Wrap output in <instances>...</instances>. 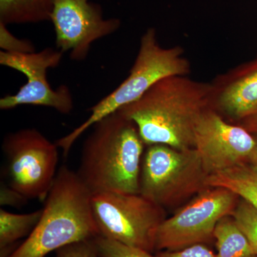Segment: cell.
Here are the masks:
<instances>
[{
	"instance_id": "1",
	"label": "cell",
	"mask_w": 257,
	"mask_h": 257,
	"mask_svg": "<svg viewBox=\"0 0 257 257\" xmlns=\"http://www.w3.org/2000/svg\"><path fill=\"white\" fill-rule=\"evenodd\" d=\"M212 84L187 76H170L154 84L119 113L132 120L146 146L194 148V130L201 114L211 107Z\"/></svg>"
},
{
	"instance_id": "2",
	"label": "cell",
	"mask_w": 257,
	"mask_h": 257,
	"mask_svg": "<svg viewBox=\"0 0 257 257\" xmlns=\"http://www.w3.org/2000/svg\"><path fill=\"white\" fill-rule=\"evenodd\" d=\"M93 126L82 147L79 178L92 194H140L146 145L136 124L116 111Z\"/></svg>"
},
{
	"instance_id": "3",
	"label": "cell",
	"mask_w": 257,
	"mask_h": 257,
	"mask_svg": "<svg viewBox=\"0 0 257 257\" xmlns=\"http://www.w3.org/2000/svg\"><path fill=\"white\" fill-rule=\"evenodd\" d=\"M92 194L77 172L62 165L45 199L36 227L7 257H47L68 245L99 236Z\"/></svg>"
},
{
	"instance_id": "4",
	"label": "cell",
	"mask_w": 257,
	"mask_h": 257,
	"mask_svg": "<svg viewBox=\"0 0 257 257\" xmlns=\"http://www.w3.org/2000/svg\"><path fill=\"white\" fill-rule=\"evenodd\" d=\"M190 72V63L183 48L161 46L156 30L149 28L141 37L138 55L124 82L88 109L89 117L56 144L62 150L64 157H67L81 135L101 119L138 100L161 79L170 76H187Z\"/></svg>"
},
{
	"instance_id": "5",
	"label": "cell",
	"mask_w": 257,
	"mask_h": 257,
	"mask_svg": "<svg viewBox=\"0 0 257 257\" xmlns=\"http://www.w3.org/2000/svg\"><path fill=\"white\" fill-rule=\"evenodd\" d=\"M142 162L140 194L160 207H175L209 187L196 149L147 146Z\"/></svg>"
},
{
	"instance_id": "6",
	"label": "cell",
	"mask_w": 257,
	"mask_h": 257,
	"mask_svg": "<svg viewBox=\"0 0 257 257\" xmlns=\"http://www.w3.org/2000/svg\"><path fill=\"white\" fill-rule=\"evenodd\" d=\"M92 204L100 236L150 253L155 249L157 229L166 219L164 208L128 193L92 194Z\"/></svg>"
},
{
	"instance_id": "7",
	"label": "cell",
	"mask_w": 257,
	"mask_h": 257,
	"mask_svg": "<svg viewBox=\"0 0 257 257\" xmlns=\"http://www.w3.org/2000/svg\"><path fill=\"white\" fill-rule=\"evenodd\" d=\"M58 148L36 128L8 134L3 143L8 185L28 200H45L57 176Z\"/></svg>"
},
{
	"instance_id": "8",
	"label": "cell",
	"mask_w": 257,
	"mask_h": 257,
	"mask_svg": "<svg viewBox=\"0 0 257 257\" xmlns=\"http://www.w3.org/2000/svg\"><path fill=\"white\" fill-rule=\"evenodd\" d=\"M240 198L229 189L209 187L159 226L155 249L177 251L214 237L218 222L231 215Z\"/></svg>"
},
{
	"instance_id": "9",
	"label": "cell",
	"mask_w": 257,
	"mask_h": 257,
	"mask_svg": "<svg viewBox=\"0 0 257 257\" xmlns=\"http://www.w3.org/2000/svg\"><path fill=\"white\" fill-rule=\"evenodd\" d=\"M63 54L51 47L32 53L1 51L0 64L25 74L27 82L16 94L1 98L0 109L9 110L21 105L43 106L60 114H70L74 108L70 89L67 85H61L55 90L47 79V69L58 67Z\"/></svg>"
},
{
	"instance_id": "10",
	"label": "cell",
	"mask_w": 257,
	"mask_h": 257,
	"mask_svg": "<svg viewBox=\"0 0 257 257\" xmlns=\"http://www.w3.org/2000/svg\"><path fill=\"white\" fill-rule=\"evenodd\" d=\"M194 143L203 167L209 176L248 162L256 140L253 134L241 125L227 122L210 107L198 119Z\"/></svg>"
},
{
	"instance_id": "11",
	"label": "cell",
	"mask_w": 257,
	"mask_h": 257,
	"mask_svg": "<svg viewBox=\"0 0 257 257\" xmlns=\"http://www.w3.org/2000/svg\"><path fill=\"white\" fill-rule=\"evenodd\" d=\"M50 21L57 50L69 52L76 61L84 60L93 42L114 33L121 25L118 19L103 18L101 7L89 0H54Z\"/></svg>"
},
{
	"instance_id": "12",
	"label": "cell",
	"mask_w": 257,
	"mask_h": 257,
	"mask_svg": "<svg viewBox=\"0 0 257 257\" xmlns=\"http://www.w3.org/2000/svg\"><path fill=\"white\" fill-rule=\"evenodd\" d=\"M211 84V107L239 122L257 110V57L221 74Z\"/></svg>"
},
{
	"instance_id": "13",
	"label": "cell",
	"mask_w": 257,
	"mask_h": 257,
	"mask_svg": "<svg viewBox=\"0 0 257 257\" xmlns=\"http://www.w3.org/2000/svg\"><path fill=\"white\" fill-rule=\"evenodd\" d=\"M209 187H222L257 208V167L246 162L208 176Z\"/></svg>"
},
{
	"instance_id": "14",
	"label": "cell",
	"mask_w": 257,
	"mask_h": 257,
	"mask_svg": "<svg viewBox=\"0 0 257 257\" xmlns=\"http://www.w3.org/2000/svg\"><path fill=\"white\" fill-rule=\"evenodd\" d=\"M54 0H0V23H38L51 20Z\"/></svg>"
},
{
	"instance_id": "15",
	"label": "cell",
	"mask_w": 257,
	"mask_h": 257,
	"mask_svg": "<svg viewBox=\"0 0 257 257\" xmlns=\"http://www.w3.org/2000/svg\"><path fill=\"white\" fill-rule=\"evenodd\" d=\"M42 214V209L27 214H14L3 208L0 209V257L8 256L15 243L31 234Z\"/></svg>"
},
{
	"instance_id": "16",
	"label": "cell",
	"mask_w": 257,
	"mask_h": 257,
	"mask_svg": "<svg viewBox=\"0 0 257 257\" xmlns=\"http://www.w3.org/2000/svg\"><path fill=\"white\" fill-rule=\"evenodd\" d=\"M214 238L218 250L216 257H257L231 215L224 216L218 222Z\"/></svg>"
},
{
	"instance_id": "17",
	"label": "cell",
	"mask_w": 257,
	"mask_h": 257,
	"mask_svg": "<svg viewBox=\"0 0 257 257\" xmlns=\"http://www.w3.org/2000/svg\"><path fill=\"white\" fill-rule=\"evenodd\" d=\"M231 216L257 254V208L240 198Z\"/></svg>"
},
{
	"instance_id": "18",
	"label": "cell",
	"mask_w": 257,
	"mask_h": 257,
	"mask_svg": "<svg viewBox=\"0 0 257 257\" xmlns=\"http://www.w3.org/2000/svg\"><path fill=\"white\" fill-rule=\"evenodd\" d=\"M92 241L101 257H157L145 250L123 244L100 235Z\"/></svg>"
},
{
	"instance_id": "19",
	"label": "cell",
	"mask_w": 257,
	"mask_h": 257,
	"mask_svg": "<svg viewBox=\"0 0 257 257\" xmlns=\"http://www.w3.org/2000/svg\"><path fill=\"white\" fill-rule=\"evenodd\" d=\"M0 47L3 52L10 53H32L35 52V46L32 42L15 37L7 28V25L2 23H0Z\"/></svg>"
},
{
	"instance_id": "20",
	"label": "cell",
	"mask_w": 257,
	"mask_h": 257,
	"mask_svg": "<svg viewBox=\"0 0 257 257\" xmlns=\"http://www.w3.org/2000/svg\"><path fill=\"white\" fill-rule=\"evenodd\" d=\"M55 257H101L92 240L73 243L56 251Z\"/></svg>"
},
{
	"instance_id": "21",
	"label": "cell",
	"mask_w": 257,
	"mask_h": 257,
	"mask_svg": "<svg viewBox=\"0 0 257 257\" xmlns=\"http://www.w3.org/2000/svg\"><path fill=\"white\" fill-rule=\"evenodd\" d=\"M157 257H216L209 248L203 244H196L177 251H165Z\"/></svg>"
},
{
	"instance_id": "22",
	"label": "cell",
	"mask_w": 257,
	"mask_h": 257,
	"mask_svg": "<svg viewBox=\"0 0 257 257\" xmlns=\"http://www.w3.org/2000/svg\"><path fill=\"white\" fill-rule=\"evenodd\" d=\"M28 199L24 197L18 191L10 187L8 184H2L0 189V204L2 207L20 208L23 207L28 202Z\"/></svg>"
},
{
	"instance_id": "23",
	"label": "cell",
	"mask_w": 257,
	"mask_h": 257,
	"mask_svg": "<svg viewBox=\"0 0 257 257\" xmlns=\"http://www.w3.org/2000/svg\"><path fill=\"white\" fill-rule=\"evenodd\" d=\"M239 125L251 134L257 133V110L239 121Z\"/></svg>"
},
{
	"instance_id": "24",
	"label": "cell",
	"mask_w": 257,
	"mask_h": 257,
	"mask_svg": "<svg viewBox=\"0 0 257 257\" xmlns=\"http://www.w3.org/2000/svg\"><path fill=\"white\" fill-rule=\"evenodd\" d=\"M253 135H254L255 140H256V145H255L252 153H251V156L249 157L248 162L257 167V133L253 134Z\"/></svg>"
}]
</instances>
